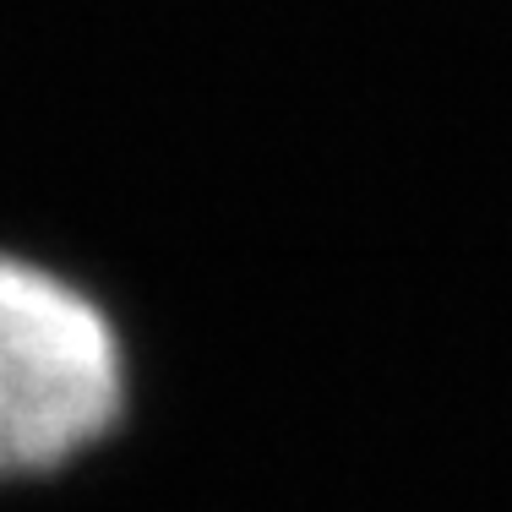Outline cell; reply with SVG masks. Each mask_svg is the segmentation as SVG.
<instances>
[{
	"label": "cell",
	"instance_id": "6da1fadb",
	"mask_svg": "<svg viewBox=\"0 0 512 512\" xmlns=\"http://www.w3.org/2000/svg\"><path fill=\"white\" fill-rule=\"evenodd\" d=\"M131 365L82 284L0 251V485L44 480L120 431Z\"/></svg>",
	"mask_w": 512,
	"mask_h": 512
}]
</instances>
